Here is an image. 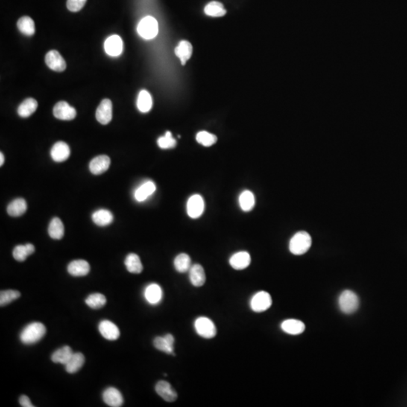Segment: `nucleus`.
Segmentation results:
<instances>
[{
  "label": "nucleus",
  "mask_w": 407,
  "mask_h": 407,
  "mask_svg": "<svg viewBox=\"0 0 407 407\" xmlns=\"http://www.w3.org/2000/svg\"><path fill=\"white\" fill-rule=\"evenodd\" d=\"M205 13L208 16L220 18L224 16L226 10L223 5L219 2H211L205 8Z\"/></svg>",
  "instance_id": "72a5a7b5"
},
{
  "label": "nucleus",
  "mask_w": 407,
  "mask_h": 407,
  "mask_svg": "<svg viewBox=\"0 0 407 407\" xmlns=\"http://www.w3.org/2000/svg\"><path fill=\"white\" fill-rule=\"evenodd\" d=\"M282 330L290 335H300L304 332L305 326L301 320L296 319H288L282 322L281 325Z\"/></svg>",
  "instance_id": "412c9836"
},
{
  "label": "nucleus",
  "mask_w": 407,
  "mask_h": 407,
  "mask_svg": "<svg viewBox=\"0 0 407 407\" xmlns=\"http://www.w3.org/2000/svg\"><path fill=\"white\" fill-rule=\"evenodd\" d=\"M105 51L112 57L120 55L123 51V42L121 37L117 35L109 36L104 43Z\"/></svg>",
  "instance_id": "ddd939ff"
},
{
  "label": "nucleus",
  "mask_w": 407,
  "mask_h": 407,
  "mask_svg": "<svg viewBox=\"0 0 407 407\" xmlns=\"http://www.w3.org/2000/svg\"><path fill=\"white\" fill-rule=\"evenodd\" d=\"M68 273L74 277H83L90 272V265L87 261L78 259L71 262L68 265Z\"/></svg>",
  "instance_id": "6ab92c4d"
},
{
  "label": "nucleus",
  "mask_w": 407,
  "mask_h": 407,
  "mask_svg": "<svg viewBox=\"0 0 407 407\" xmlns=\"http://www.w3.org/2000/svg\"><path fill=\"white\" fill-rule=\"evenodd\" d=\"M156 184L153 181H147L143 183L134 192L135 199L139 202L145 201L150 195L156 192Z\"/></svg>",
  "instance_id": "5701e85b"
},
{
  "label": "nucleus",
  "mask_w": 407,
  "mask_h": 407,
  "mask_svg": "<svg viewBox=\"0 0 407 407\" xmlns=\"http://www.w3.org/2000/svg\"><path fill=\"white\" fill-rule=\"evenodd\" d=\"M27 205L22 198H17L8 205L7 212L12 217H20L27 211Z\"/></svg>",
  "instance_id": "cd10ccee"
},
{
  "label": "nucleus",
  "mask_w": 407,
  "mask_h": 407,
  "mask_svg": "<svg viewBox=\"0 0 407 407\" xmlns=\"http://www.w3.org/2000/svg\"><path fill=\"white\" fill-rule=\"evenodd\" d=\"M45 63L50 69L56 72H63L66 67L64 59L62 57L58 51L54 50L47 53L45 56Z\"/></svg>",
  "instance_id": "1a4fd4ad"
},
{
  "label": "nucleus",
  "mask_w": 407,
  "mask_h": 407,
  "mask_svg": "<svg viewBox=\"0 0 407 407\" xmlns=\"http://www.w3.org/2000/svg\"><path fill=\"white\" fill-rule=\"evenodd\" d=\"M86 2L87 0H67L66 6L71 12H77L84 7Z\"/></svg>",
  "instance_id": "79ce46f5"
},
{
  "label": "nucleus",
  "mask_w": 407,
  "mask_h": 407,
  "mask_svg": "<svg viewBox=\"0 0 407 407\" xmlns=\"http://www.w3.org/2000/svg\"><path fill=\"white\" fill-rule=\"evenodd\" d=\"M146 300L151 305H157L162 301L163 297L162 288L157 284H151L146 288L144 291Z\"/></svg>",
  "instance_id": "aec40b11"
},
{
  "label": "nucleus",
  "mask_w": 407,
  "mask_h": 407,
  "mask_svg": "<svg viewBox=\"0 0 407 407\" xmlns=\"http://www.w3.org/2000/svg\"><path fill=\"white\" fill-rule=\"evenodd\" d=\"M273 304L271 296L265 291L256 293L250 300V308L254 312L261 313L268 310Z\"/></svg>",
  "instance_id": "423d86ee"
},
{
  "label": "nucleus",
  "mask_w": 407,
  "mask_h": 407,
  "mask_svg": "<svg viewBox=\"0 0 407 407\" xmlns=\"http://www.w3.org/2000/svg\"><path fill=\"white\" fill-rule=\"evenodd\" d=\"M175 54L181 60L182 64H186V61L190 59L192 54V45L188 41L183 40L178 44L175 48Z\"/></svg>",
  "instance_id": "393cba45"
},
{
  "label": "nucleus",
  "mask_w": 407,
  "mask_h": 407,
  "mask_svg": "<svg viewBox=\"0 0 407 407\" xmlns=\"http://www.w3.org/2000/svg\"><path fill=\"white\" fill-rule=\"evenodd\" d=\"M156 391L162 398L167 402H174L177 399V394L175 390L171 387V384L166 381H159L156 385Z\"/></svg>",
  "instance_id": "4468645a"
},
{
  "label": "nucleus",
  "mask_w": 407,
  "mask_h": 407,
  "mask_svg": "<svg viewBox=\"0 0 407 407\" xmlns=\"http://www.w3.org/2000/svg\"><path fill=\"white\" fill-rule=\"evenodd\" d=\"M239 205L242 211L247 212L253 209L255 205V197L253 192L245 190L241 192L239 196Z\"/></svg>",
  "instance_id": "c9c22d12"
},
{
  "label": "nucleus",
  "mask_w": 407,
  "mask_h": 407,
  "mask_svg": "<svg viewBox=\"0 0 407 407\" xmlns=\"http://www.w3.org/2000/svg\"><path fill=\"white\" fill-rule=\"evenodd\" d=\"M174 268L178 273H187L192 267L190 256L186 253H180L176 256L174 261Z\"/></svg>",
  "instance_id": "c85d7f7f"
},
{
  "label": "nucleus",
  "mask_w": 407,
  "mask_h": 407,
  "mask_svg": "<svg viewBox=\"0 0 407 407\" xmlns=\"http://www.w3.org/2000/svg\"><path fill=\"white\" fill-rule=\"evenodd\" d=\"M86 303L91 308L99 309L103 308L106 303V299L105 296L101 294H91L86 300Z\"/></svg>",
  "instance_id": "4c0bfd02"
},
{
  "label": "nucleus",
  "mask_w": 407,
  "mask_h": 407,
  "mask_svg": "<svg viewBox=\"0 0 407 407\" xmlns=\"http://www.w3.org/2000/svg\"><path fill=\"white\" fill-rule=\"evenodd\" d=\"M84 364V355L80 352H77V353H74L67 364L65 365V369L68 373L73 374V373H77L83 367Z\"/></svg>",
  "instance_id": "bb28decb"
},
{
  "label": "nucleus",
  "mask_w": 407,
  "mask_h": 407,
  "mask_svg": "<svg viewBox=\"0 0 407 407\" xmlns=\"http://www.w3.org/2000/svg\"><path fill=\"white\" fill-rule=\"evenodd\" d=\"M110 165V159L107 156H98L92 159L89 165L91 172L95 175H99L106 172Z\"/></svg>",
  "instance_id": "a211bd4d"
},
{
  "label": "nucleus",
  "mask_w": 407,
  "mask_h": 407,
  "mask_svg": "<svg viewBox=\"0 0 407 407\" xmlns=\"http://www.w3.org/2000/svg\"><path fill=\"white\" fill-rule=\"evenodd\" d=\"M71 150L69 146L65 142L56 143L51 150V156L53 160L56 162H62L66 161L70 157Z\"/></svg>",
  "instance_id": "f3484780"
},
{
  "label": "nucleus",
  "mask_w": 407,
  "mask_h": 407,
  "mask_svg": "<svg viewBox=\"0 0 407 407\" xmlns=\"http://www.w3.org/2000/svg\"><path fill=\"white\" fill-rule=\"evenodd\" d=\"M38 107V103L33 98H27L18 107V115L23 118H27L34 113Z\"/></svg>",
  "instance_id": "2f4dec72"
},
{
  "label": "nucleus",
  "mask_w": 407,
  "mask_h": 407,
  "mask_svg": "<svg viewBox=\"0 0 407 407\" xmlns=\"http://www.w3.org/2000/svg\"><path fill=\"white\" fill-rule=\"evenodd\" d=\"M21 297V293L14 290L2 291L0 292V305L1 307L6 306L12 303L14 300H18Z\"/></svg>",
  "instance_id": "ea45409f"
},
{
  "label": "nucleus",
  "mask_w": 407,
  "mask_h": 407,
  "mask_svg": "<svg viewBox=\"0 0 407 407\" xmlns=\"http://www.w3.org/2000/svg\"><path fill=\"white\" fill-rule=\"evenodd\" d=\"M124 264H125L127 271L133 274H140L144 269L139 256L135 253H130L127 255L124 260Z\"/></svg>",
  "instance_id": "a878e982"
},
{
  "label": "nucleus",
  "mask_w": 407,
  "mask_h": 407,
  "mask_svg": "<svg viewBox=\"0 0 407 407\" xmlns=\"http://www.w3.org/2000/svg\"><path fill=\"white\" fill-rule=\"evenodd\" d=\"M48 234L53 239L60 240L64 235V226L60 219L54 217L48 226Z\"/></svg>",
  "instance_id": "c756f323"
},
{
  "label": "nucleus",
  "mask_w": 407,
  "mask_h": 407,
  "mask_svg": "<svg viewBox=\"0 0 407 407\" xmlns=\"http://www.w3.org/2000/svg\"><path fill=\"white\" fill-rule=\"evenodd\" d=\"M46 333V328L40 322H33L26 326L20 335V340L25 345H33L40 341Z\"/></svg>",
  "instance_id": "f257e3e1"
},
{
  "label": "nucleus",
  "mask_w": 407,
  "mask_h": 407,
  "mask_svg": "<svg viewBox=\"0 0 407 407\" xmlns=\"http://www.w3.org/2000/svg\"><path fill=\"white\" fill-rule=\"evenodd\" d=\"M137 106H138V109L144 113L148 112L151 109L152 106H153V100H152L151 95L148 92L144 90L140 92Z\"/></svg>",
  "instance_id": "f704fd0d"
},
{
  "label": "nucleus",
  "mask_w": 407,
  "mask_h": 407,
  "mask_svg": "<svg viewBox=\"0 0 407 407\" xmlns=\"http://www.w3.org/2000/svg\"><path fill=\"white\" fill-rule=\"evenodd\" d=\"M311 237L308 232L303 231L297 232L290 241V251L297 256L304 254L311 247Z\"/></svg>",
  "instance_id": "f03ea898"
},
{
  "label": "nucleus",
  "mask_w": 407,
  "mask_h": 407,
  "mask_svg": "<svg viewBox=\"0 0 407 407\" xmlns=\"http://www.w3.org/2000/svg\"><path fill=\"white\" fill-rule=\"evenodd\" d=\"M112 118V104L109 99H103L96 111V118L102 124H107Z\"/></svg>",
  "instance_id": "9b49d317"
},
{
  "label": "nucleus",
  "mask_w": 407,
  "mask_h": 407,
  "mask_svg": "<svg viewBox=\"0 0 407 407\" xmlns=\"http://www.w3.org/2000/svg\"><path fill=\"white\" fill-rule=\"evenodd\" d=\"M19 403L23 407H34V405L32 404L30 398L26 395H21L20 397Z\"/></svg>",
  "instance_id": "37998d69"
},
{
  "label": "nucleus",
  "mask_w": 407,
  "mask_h": 407,
  "mask_svg": "<svg viewBox=\"0 0 407 407\" xmlns=\"http://www.w3.org/2000/svg\"><path fill=\"white\" fill-rule=\"evenodd\" d=\"M138 33L145 39H152L156 37L159 33V25L156 18L151 16L143 18L138 24Z\"/></svg>",
  "instance_id": "20e7f679"
},
{
  "label": "nucleus",
  "mask_w": 407,
  "mask_h": 407,
  "mask_svg": "<svg viewBox=\"0 0 407 407\" xmlns=\"http://www.w3.org/2000/svg\"><path fill=\"white\" fill-rule=\"evenodd\" d=\"M53 113L56 118L60 120H73L77 116V110L66 102H58L53 109Z\"/></svg>",
  "instance_id": "6e6552de"
},
{
  "label": "nucleus",
  "mask_w": 407,
  "mask_h": 407,
  "mask_svg": "<svg viewBox=\"0 0 407 407\" xmlns=\"http://www.w3.org/2000/svg\"><path fill=\"white\" fill-rule=\"evenodd\" d=\"M99 331L103 338L113 341L118 340L120 336V331L118 326L108 320H102L99 323Z\"/></svg>",
  "instance_id": "2eb2a0df"
},
{
  "label": "nucleus",
  "mask_w": 407,
  "mask_h": 407,
  "mask_svg": "<svg viewBox=\"0 0 407 407\" xmlns=\"http://www.w3.org/2000/svg\"><path fill=\"white\" fill-rule=\"evenodd\" d=\"M4 156H3V153H0V165H1V166H3V164H4Z\"/></svg>",
  "instance_id": "c03bdc74"
},
{
  "label": "nucleus",
  "mask_w": 407,
  "mask_h": 407,
  "mask_svg": "<svg viewBox=\"0 0 407 407\" xmlns=\"http://www.w3.org/2000/svg\"><path fill=\"white\" fill-rule=\"evenodd\" d=\"M103 400L106 404L112 407H120L124 403L122 394L113 387H109L103 391Z\"/></svg>",
  "instance_id": "f8f14e48"
},
{
  "label": "nucleus",
  "mask_w": 407,
  "mask_h": 407,
  "mask_svg": "<svg viewBox=\"0 0 407 407\" xmlns=\"http://www.w3.org/2000/svg\"><path fill=\"white\" fill-rule=\"evenodd\" d=\"M360 302L358 296L353 291L346 290L338 297V306L345 314H350L358 309Z\"/></svg>",
  "instance_id": "7ed1b4c3"
},
{
  "label": "nucleus",
  "mask_w": 407,
  "mask_h": 407,
  "mask_svg": "<svg viewBox=\"0 0 407 407\" xmlns=\"http://www.w3.org/2000/svg\"><path fill=\"white\" fill-rule=\"evenodd\" d=\"M74 355L72 349L70 346H65L56 350L51 355V361L55 364L66 365L71 357Z\"/></svg>",
  "instance_id": "b1692460"
},
{
  "label": "nucleus",
  "mask_w": 407,
  "mask_h": 407,
  "mask_svg": "<svg viewBox=\"0 0 407 407\" xmlns=\"http://www.w3.org/2000/svg\"><path fill=\"white\" fill-rule=\"evenodd\" d=\"M34 252L35 247L32 244L18 245L14 249L13 256L17 261L23 262L27 259V256L33 254Z\"/></svg>",
  "instance_id": "473e14b6"
},
{
  "label": "nucleus",
  "mask_w": 407,
  "mask_h": 407,
  "mask_svg": "<svg viewBox=\"0 0 407 407\" xmlns=\"http://www.w3.org/2000/svg\"><path fill=\"white\" fill-rule=\"evenodd\" d=\"M196 141L198 144L204 146V147H211L217 143V138L216 135L213 133H209V132L202 131L198 132L196 135Z\"/></svg>",
  "instance_id": "58836bf2"
},
{
  "label": "nucleus",
  "mask_w": 407,
  "mask_h": 407,
  "mask_svg": "<svg viewBox=\"0 0 407 407\" xmlns=\"http://www.w3.org/2000/svg\"><path fill=\"white\" fill-rule=\"evenodd\" d=\"M189 280L191 284L196 288L203 286L206 282V275L205 269L199 264L192 265L189 270Z\"/></svg>",
  "instance_id": "4be33fe9"
},
{
  "label": "nucleus",
  "mask_w": 407,
  "mask_h": 407,
  "mask_svg": "<svg viewBox=\"0 0 407 407\" xmlns=\"http://www.w3.org/2000/svg\"><path fill=\"white\" fill-rule=\"evenodd\" d=\"M174 337L171 334H166L165 336L156 337L153 340V346L158 350L174 356Z\"/></svg>",
  "instance_id": "9d476101"
},
{
  "label": "nucleus",
  "mask_w": 407,
  "mask_h": 407,
  "mask_svg": "<svg viewBox=\"0 0 407 407\" xmlns=\"http://www.w3.org/2000/svg\"><path fill=\"white\" fill-rule=\"evenodd\" d=\"M17 25H18L20 31L24 34L27 35V36H33L34 34V21L30 17L24 16L20 18Z\"/></svg>",
  "instance_id": "e433bc0d"
},
{
  "label": "nucleus",
  "mask_w": 407,
  "mask_h": 407,
  "mask_svg": "<svg viewBox=\"0 0 407 407\" xmlns=\"http://www.w3.org/2000/svg\"><path fill=\"white\" fill-rule=\"evenodd\" d=\"M187 214L189 217L197 219L202 215L205 211V201L200 195H193L187 201Z\"/></svg>",
  "instance_id": "0eeeda50"
},
{
  "label": "nucleus",
  "mask_w": 407,
  "mask_h": 407,
  "mask_svg": "<svg viewBox=\"0 0 407 407\" xmlns=\"http://www.w3.org/2000/svg\"><path fill=\"white\" fill-rule=\"evenodd\" d=\"M157 143L159 147L164 150L174 148L177 145V141L173 138L172 133L170 131H167L165 136L160 137L158 139Z\"/></svg>",
  "instance_id": "a19ab883"
},
{
  "label": "nucleus",
  "mask_w": 407,
  "mask_h": 407,
  "mask_svg": "<svg viewBox=\"0 0 407 407\" xmlns=\"http://www.w3.org/2000/svg\"><path fill=\"white\" fill-rule=\"evenodd\" d=\"M92 220L95 224L99 226H106L112 223L113 215L108 210H98L92 215Z\"/></svg>",
  "instance_id": "7c9ffc66"
},
{
  "label": "nucleus",
  "mask_w": 407,
  "mask_h": 407,
  "mask_svg": "<svg viewBox=\"0 0 407 407\" xmlns=\"http://www.w3.org/2000/svg\"><path fill=\"white\" fill-rule=\"evenodd\" d=\"M251 262V257L249 253L240 251L232 255L229 259V264L235 270H243L247 268Z\"/></svg>",
  "instance_id": "dca6fc26"
},
{
  "label": "nucleus",
  "mask_w": 407,
  "mask_h": 407,
  "mask_svg": "<svg viewBox=\"0 0 407 407\" xmlns=\"http://www.w3.org/2000/svg\"><path fill=\"white\" fill-rule=\"evenodd\" d=\"M195 331L201 337L205 338H212L217 335V327L214 322L206 317H199L195 320Z\"/></svg>",
  "instance_id": "39448f33"
}]
</instances>
